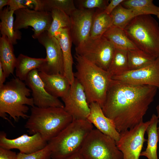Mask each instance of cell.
<instances>
[{
    "label": "cell",
    "instance_id": "52a82bcc",
    "mask_svg": "<svg viewBox=\"0 0 159 159\" xmlns=\"http://www.w3.org/2000/svg\"><path fill=\"white\" fill-rule=\"evenodd\" d=\"M80 152L85 159H123L115 141L97 129L90 132Z\"/></svg>",
    "mask_w": 159,
    "mask_h": 159
},
{
    "label": "cell",
    "instance_id": "7a4b0ae2",
    "mask_svg": "<svg viewBox=\"0 0 159 159\" xmlns=\"http://www.w3.org/2000/svg\"><path fill=\"white\" fill-rule=\"evenodd\" d=\"M74 77L83 87L89 104L96 102L102 107L112 77L109 73L75 53Z\"/></svg>",
    "mask_w": 159,
    "mask_h": 159
},
{
    "label": "cell",
    "instance_id": "8992f818",
    "mask_svg": "<svg viewBox=\"0 0 159 159\" xmlns=\"http://www.w3.org/2000/svg\"><path fill=\"white\" fill-rule=\"evenodd\" d=\"M124 30L138 49L156 58L159 57V26L151 15L135 17Z\"/></svg>",
    "mask_w": 159,
    "mask_h": 159
},
{
    "label": "cell",
    "instance_id": "f35d334b",
    "mask_svg": "<svg viewBox=\"0 0 159 159\" xmlns=\"http://www.w3.org/2000/svg\"><path fill=\"white\" fill-rule=\"evenodd\" d=\"M9 0H0V10L3 9V7L7 5Z\"/></svg>",
    "mask_w": 159,
    "mask_h": 159
},
{
    "label": "cell",
    "instance_id": "9c48e42d",
    "mask_svg": "<svg viewBox=\"0 0 159 159\" xmlns=\"http://www.w3.org/2000/svg\"><path fill=\"white\" fill-rule=\"evenodd\" d=\"M150 121L141 122L133 127L120 132L119 140L115 141L123 155V159H139L144 142V136Z\"/></svg>",
    "mask_w": 159,
    "mask_h": 159
},
{
    "label": "cell",
    "instance_id": "f1b7e54d",
    "mask_svg": "<svg viewBox=\"0 0 159 159\" xmlns=\"http://www.w3.org/2000/svg\"><path fill=\"white\" fill-rule=\"evenodd\" d=\"M112 26L124 29L127 24L135 17L140 15L131 9L126 8L121 4L110 15Z\"/></svg>",
    "mask_w": 159,
    "mask_h": 159
},
{
    "label": "cell",
    "instance_id": "e575fe53",
    "mask_svg": "<svg viewBox=\"0 0 159 159\" xmlns=\"http://www.w3.org/2000/svg\"><path fill=\"white\" fill-rule=\"evenodd\" d=\"M17 157L15 152L0 147V159H17Z\"/></svg>",
    "mask_w": 159,
    "mask_h": 159
},
{
    "label": "cell",
    "instance_id": "7402d4cb",
    "mask_svg": "<svg viewBox=\"0 0 159 159\" xmlns=\"http://www.w3.org/2000/svg\"><path fill=\"white\" fill-rule=\"evenodd\" d=\"M14 12L9 9L8 6L0 11V33L6 36L13 45L17 44V40L21 38V32L14 29Z\"/></svg>",
    "mask_w": 159,
    "mask_h": 159
},
{
    "label": "cell",
    "instance_id": "1f68e13d",
    "mask_svg": "<svg viewBox=\"0 0 159 159\" xmlns=\"http://www.w3.org/2000/svg\"><path fill=\"white\" fill-rule=\"evenodd\" d=\"M52 150L48 144L43 149L34 153L26 154L19 152L17 159H51Z\"/></svg>",
    "mask_w": 159,
    "mask_h": 159
},
{
    "label": "cell",
    "instance_id": "277c9868",
    "mask_svg": "<svg viewBox=\"0 0 159 159\" xmlns=\"http://www.w3.org/2000/svg\"><path fill=\"white\" fill-rule=\"evenodd\" d=\"M31 90L19 78H13L0 88V116L10 122L7 114L17 122L20 118L28 119L29 108L34 106Z\"/></svg>",
    "mask_w": 159,
    "mask_h": 159
},
{
    "label": "cell",
    "instance_id": "5b68a950",
    "mask_svg": "<svg viewBox=\"0 0 159 159\" xmlns=\"http://www.w3.org/2000/svg\"><path fill=\"white\" fill-rule=\"evenodd\" d=\"M93 129L87 120H73L55 137L48 142L53 159H65L81 149Z\"/></svg>",
    "mask_w": 159,
    "mask_h": 159
},
{
    "label": "cell",
    "instance_id": "4316f807",
    "mask_svg": "<svg viewBox=\"0 0 159 159\" xmlns=\"http://www.w3.org/2000/svg\"><path fill=\"white\" fill-rule=\"evenodd\" d=\"M130 70L139 69L152 63L157 58L139 49L127 51Z\"/></svg>",
    "mask_w": 159,
    "mask_h": 159
},
{
    "label": "cell",
    "instance_id": "d590c367",
    "mask_svg": "<svg viewBox=\"0 0 159 159\" xmlns=\"http://www.w3.org/2000/svg\"><path fill=\"white\" fill-rule=\"evenodd\" d=\"M124 0H111L105 9L104 11L108 14L110 15L112 11L118 5L121 4Z\"/></svg>",
    "mask_w": 159,
    "mask_h": 159
},
{
    "label": "cell",
    "instance_id": "8fae6325",
    "mask_svg": "<svg viewBox=\"0 0 159 159\" xmlns=\"http://www.w3.org/2000/svg\"><path fill=\"white\" fill-rule=\"evenodd\" d=\"M39 42L45 48L46 61L38 69L39 72L48 74L64 73L62 53L58 40L55 37L49 36L47 31L37 37Z\"/></svg>",
    "mask_w": 159,
    "mask_h": 159
},
{
    "label": "cell",
    "instance_id": "ba28073f",
    "mask_svg": "<svg viewBox=\"0 0 159 159\" xmlns=\"http://www.w3.org/2000/svg\"><path fill=\"white\" fill-rule=\"evenodd\" d=\"M115 49L114 45L103 36L89 37L75 47L76 54L107 71Z\"/></svg>",
    "mask_w": 159,
    "mask_h": 159
},
{
    "label": "cell",
    "instance_id": "4fadbf2b",
    "mask_svg": "<svg viewBox=\"0 0 159 159\" xmlns=\"http://www.w3.org/2000/svg\"><path fill=\"white\" fill-rule=\"evenodd\" d=\"M95 11V9L77 8L70 16V33L75 47L89 38Z\"/></svg>",
    "mask_w": 159,
    "mask_h": 159
},
{
    "label": "cell",
    "instance_id": "8d00e7d4",
    "mask_svg": "<svg viewBox=\"0 0 159 159\" xmlns=\"http://www.w3.org/2000/svg\"><path fill=\"white\" fill-rule=\"evenodd\" d=\"M6 78L2 66L0 64V88L2 87L4 85Z\"/></svg>",
    "mask_w": 159,
    "mask_h": 159
},
{
    "label": "cell",
    "instance_id": "6da1fadb",
    "mask_svg": "<svg viewBox=\"0 0 159 159\" xmlns=\"http://www.w3.org/2000/svg\"><path fill=\"white\" fill-rule=\"evenodd\" d=\"M158 89L112 79L102 107V111L119 133L130 129L143 121Z\"/></svg>",
    "mask_w": 159,
    "mask_h": 159
},
{
    "label": "cell",
    "instance_id": "ac0fdd59",
    "mask_svg": "<svg viewBox=\"0 0 159 159\" xmlns=\"http://www.w3.org/2000/svg\"><path fill=\"white\" fill-rule=\"evenodd\" d=\"M55 37L58 40L62 50L64 75L71 85L74 82L75 77L73 71V61L71 50L72 42L70 29H61L57 32Z\"/></svg>",
    "mask_w": 159,
    "mask_h": 159
},
{
    "label": "cell",
    "instance_id": "83f0119b",
    "mask_svg": "<svg viewBox=\"0 0 159 159\" xmlns=\"http://www.w3.org/2000/svg\"><path fill=\"white\" fill-rule=\"evenodd\" d=\"M121 4L140 15L153 14L157 16L159 14V6L155 5L153 0H124Z\"/></svg>",
    "mask_w": 159,
    "mask_h": 159
},
{
    "label": "cell",
    "instance_id": "30bf717a",
    "mask_svg": "<svg viewBox=\"0 0 159 159\" xmlns=\"http://www.w3.org/2000/svg\"><path fill=\"white\" fill-rule=\"evenodd\" d=\"M14 14V30H19L31 26L33 29L34 33L32 36L34 39H37L41 34L47 31L52 21L50 12L24 8L15 11Z\"/></svg>",
    "mask_w": 159,
    "mask_h": 159
},
{
    "label": "cell",
    "instance_id": "2e32d148",
    "mask_svg": "<svg viewBox=\"0 0 159 159\" xmlns=\"http://www.w3.org/2000/svg\"><path fill=\"white\" fill-rule=\"evenodd\" d=\"M112 79L131 84L153 86L159 89V57L145 67L129 70Z\"/></svg>",
    "mask_w": 159,
    "mask_h": 159
},
{
    "label": "cell",
    "instance_id": "ab89813d",
    "mask_svg": "<svg viewBox=\"0 0 159 159\" xmlns=\"http://www.w3.org/2000/svg\"><path fill=\"white\" fill-rule=\"evenodd\" d=\"M156 110L157 113V117L158 118L159 123V105H158L156 107Z\"/></svg>",
    "mask_w": 159,
    "mask_h": 159
},
{
    "label": "cell",
    "instance_id": "b9f144b4",
    "mask_svg": "<svg viewBox=\"0 0 159 159\" xmlns=\"http://www.w3.org/2000/svg\"><path fill=\"white\" fill-rule=\"evenodd\" d=\"M158 129L159 130V126L158 127Z\"/></svg>",
    "mask_w": 159,
    "mask_h": 159
},
{
    "label": "cell",
    "instance_id": "603a6c76",
    "mask_svg": "<svg viewBox=\"0 0 159 159\" xmlns=\"http://www.w3.org/2000/svg\"><path fill=\"white\" fill-rule=\"evenodd\" d=\"M46 61V58H33L20 54L16 58L15 67L17 77L22 81H25L30 72L38 69Z\"/></svg>",
    "mask_w": 159,
    "mask_h": 159
},
{
    "label": "cell",
    "instance_id": "cb8c5ba5",
    "mask_svg": "<svg viewBox=\"0 0 159 159\" xmlns=\"http://www.w3.org/2000/svg\"><path fill=\"white\" fill-rule=\"evenodd\" d=\"M103 36L110 41L116 49L127 51L139 49L128 38L124 29L119 27L111 26Z\"/></svg>",
    "mask_w": 159,
    "mask_h": 159
},
{
    "label": "cell",
    "instance_id": "484cf974",
    "mask_svg": "<svg viewBox=\"0 0 159 159\" xmlns=\"http://www.w3.org/2000/svg\"><path fill=\"white\" fill-rule=\"evenodd\" d=\"M129 70L127 51L116 49L107 71L112 78L122 75Z\"/></svg>",
    "mask_w": 159,
    "mask_h": 159
},
{
    "label": "cell",
    "instance_id": "d6a6232c",
    "mask_svg": "<svg viewBox=\"0 0 159 159\" xmlns=\"http://www.w3.org/2000/svg\"><path fill=\"white\" fill-rule=\"evenodd\" d=\"M109 0H77L79 9H97L104 10L108 5Z\"/></svg>",
    "mask_w": 159,
    "mask_h": 159
},
{
    "label": "cell",
    "instance_id": "5bb4252c",
    "mask_svg": "<svg viewBox=\"0 0 159 159\" xmlns=\"http://www.w3.org/2000/svg\"><path fill=\"white\" fill-rule=\"evenodd\" d=\"M47 145L48 142L39 133L31 136L24 134L17 138L9 139L4 132H0V147L5 149H17L20 153L29 154L41 150Z\"/></svg>",
    "mask_w": 159,
    "mask_h": 159
},
{
    "label": "cell",
    "instance_id": "4dcf8cb0",
    "mask_svg": "<svg viewBox=\"0 0 159 159\" xmlns=\"http://www.w3.org/2000/svg\"><path fill=\"white\" fill-rule=\"evenodd\" d=\"M41 11L50 12L53 9L61 10L69 16L77 9L73 0H41Z\"/></svg>",
    "mask_w": 159,
    "mask_h": 159
},
{
    "label": "cell",
    "instance_id": "3957f363",
    "mask_svg": "<svg viewBox=\"0 0 159 159\" xmlns=\"http://www.w3.org/2000/svg\"><path fill=\"white\" fill-rule=\"evenodd\" d=\"M73 119L64 108L31 107V114L25 125L31 135L39 134L48 142L56 136Z\"/></svg>",
    "mask_w": 159,
    "mask_h": 159
},
{
    "label": "cell",
    "instance_id": "836d02e7",
    "mask_svg": "<svg viewBox=\"0 0 159 159\" xmlns=\"http://www.w3.org/2000/svg\"><path fill=\"white\" fill-rule=\"evenodd\" d=\"M8 6L9 10L14 11L21 9L27 8L24 5V0H9Z\"/></svg>",
    "mask_w": 159,
    "mask_h": 159
},
{
    "label": "cell",
    "instance_id": "ffe728a7",
    "mask_svg": "<svg viewBox=\"0 0 159 159\" xmlns=\"http://www.w3.org/2000/svg\"><path fill=\"white\" fill-rule=\"evenodd\" d=\"M13 45L6 36L0 37V64L6 78L13 73L16 63Z\"/></svg>",
    "mask_w": 159,
    "mask_h": 159
},
{
    "label": "cell",
    "instance_id": "d6986e66",
    "mask_svg": "<svg viewBox=\"0 0 159 159\" xmlns=\"http://www.w3.org/2000/svg\"><path fill=\"white\" fill-rule=\"evenodd\" d=\"M39 74L46 91L54 97L62 98L69 89L71 85L64 75L48 74L41 72Z\"/></svg>",
    "mask_w": 159,
    "mask_h": 159
},
{
    "label": "cell",
    "instance_id": "44dd1931",
    "mask_svg": "<svg viewBox=\"0 0 159 159\" xmlns=\"http://www.w3.org/2000/svg\"><path fill=\"white\" fill-rule=\"evenodd\" d=\"M150 121V123L146 131L148 135L147 147L144 151L141 152L140 156L145 157L148 159H158L157 150L159 141V130L157 116L153 114Z\"/></svg>",
    "mask_w": 159,
    "mask_h": 159
},
{
    "label": "cell",
    "instance_id": "d4e9b609",
    "mask_svg": "<svg viewBox=\"0 0 159 159\" xmlns=\"http://www.w3.org/2000/svg\"><path fill=\"white\" fill-rule=\"evenodd\" d=\"M112 26V20L110 15L104 10L97 9L93 20L90 38H96L102 36Z\"/></svg>",
    "mask_w": 159,
    "mask_h": 159
},
{
    "label": "cell",
    "instance_id": "74e56055",
    "mask_svg": "<svg viewBox=\"0 0 159 159\" xmlns=\"http://www.w3.org/2000/svg\"><path fill=\"white\" fill-rule=\"evenodd\" d=\"M65 159H85L80 152H77Z\"/></svg>",
    "mask_w": 159,
    "mask_h": 159
},
{
    "label": "cell",
    "instance_id": "e0dca14e",
    "mask_svg": "<svg viewBox=\"0 0 159 159\" xmlns=\"http://www.w3.org/2000/svg\"><path fill=\"white\" fill-rule=\"evenodd\" d=\"M89 107L90 112L87 120L102 133L110 136L116 142L118 141L120 133L112 120L104 114L100 105L93 102L89 104Z\"/></svg>",
    "mask_w": 159,
    "mask_h": 159
},
{
    "label": "cell",
    "instance_id": "60d3db41",
    "mask_svg": "<svg viewBox=\"0 0 159 159\" xmlns=\"http://www.w3.org/2000/svg\"><path fill=\"white\" fill-rule=\"evenodd\" d=\"M157 17L159 19V14L157 16Z\"/></svg>",
    "mask_w": 159,
    "mask_h": 159
},
{
    "label": "cell",
    "instance_id": "9a60e30c",
    "mask_svg": "<svg viewBox=\"0 0 159 159\" xmlns=\"http://www.w3.org/2000/svg\"><path fill=\"white\" fill-rule=\"evenodd\" d=\"M25 81L32 92L34 106L40 108H64V104L58 98L52 96L46 91L37 69L30 72Z\"/></svg>",
    "mask_w": 159,
    "mask_h": 159
},
{
    "label": "cell",
    "instance_id": "7c38bea8",
    "mask_svg": "<svg viewBox=\"0 0 159 159\" xmlns=\"http://www.w3.org/2000/svg\"><path fill=\"white\" fill-rule=\"evenodd\" d=\"M61 98L64 110L73 120H87L90 112L89 104L83 87L76 79Z\"/></svg>",
    "mask_w": 159,
    "mask_h": 159
},
{
    "label": "cell",
    "instance_id": "f546056e",
    "mask_svg": "<svg viewBox=\"0 0 159 159\" xmlns=\"http://www.w3.org/2000/svg\"><path fill=\"white\" fill-rule=\"evenodd\" d=\"M50 12L52 21L47 31L49 36L55 37L57 32L61 29H70L71 21L69 15L64 12L57 9H52Z\"/></svg>",
    "mask_w": 159,
    "mask_h": 159
}]
</instances>
